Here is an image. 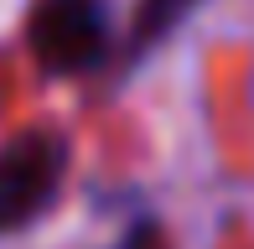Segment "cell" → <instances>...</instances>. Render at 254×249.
<instances>
[{"label": "cell", "instance_id": "3", "mask_svg": "<svg viewBox=\"0 0 254 249\" xmlns=\"http://www.w3.org/2000/svg\"><path fill=\"white\" fill-rule=\"evenodd\" d=\"M192 5H197V0H140V10H135V31H130L135 47H151L156 37H166Z\"/></svg>", "mask_w": 254, "mask_h": 249}, {"label": "cell", "instance_id": "2", "mask_svg": "<svg viewBox=\"0 0 254 249\" xmlns=\"http://www.w3.org/2000/svg\"><path fill=\"white\" fill-rule=\"evenodd\" d=\"M26 47L47 73H83L109 47V10L104 0H31Z\"/></svg>", "mask_w": 254, "mask_h": 249}, {"label": "cell", "instance_id": "1", "mask_svg": "<svg viewBox=\"0 0 254 249\" xmlns=\"http://www.w3.org/2000/svg\"><path fill=\"white\" fill-rule=\"evenodd\" d=\"M67 172V145L52 130H26L0 145V234H16L52 208Z\"/></svg>", "mask_w": 254, "mask_h": 249}]
</instances>
